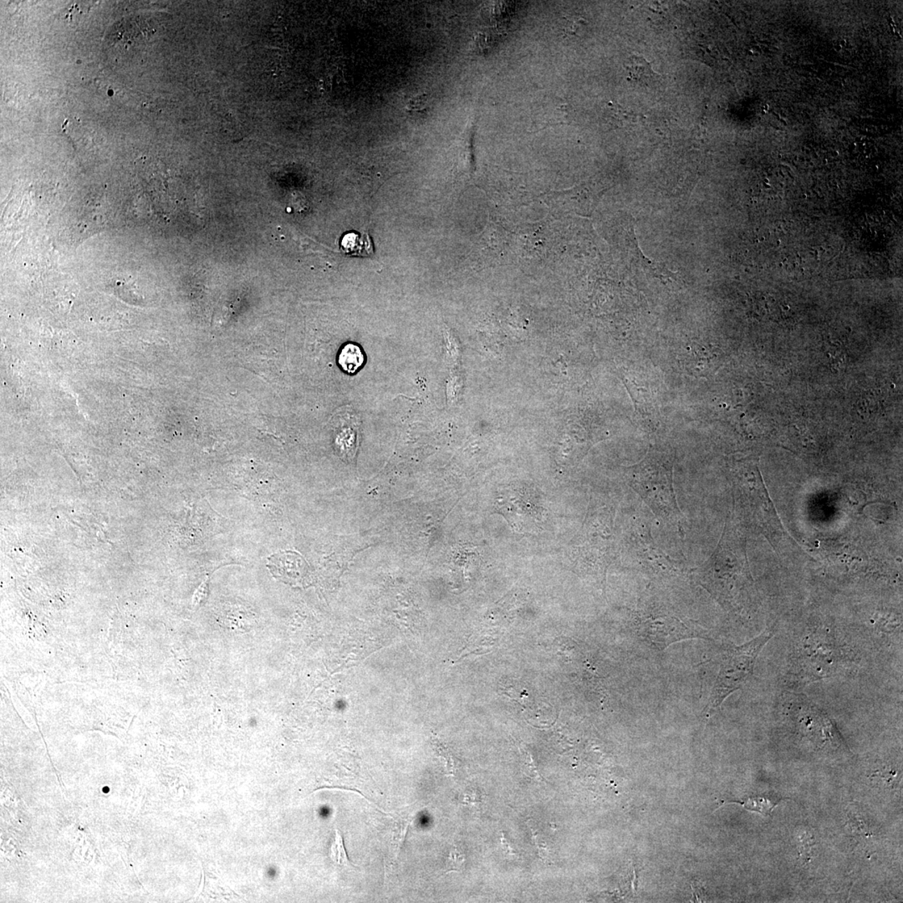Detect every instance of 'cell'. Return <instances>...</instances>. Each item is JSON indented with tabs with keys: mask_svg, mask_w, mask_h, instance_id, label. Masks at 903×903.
<instances>
[{
	"mask_svg": "<svg viewBox=\"0 0 903 903\" xmlns=\"http://www.w3.org/2000/svg\"><path fill=\"white\" fill-rule=\"evenodd\" d=\"M363 362L364 357L361 349L353 344L346 346L339 357V363L342 369L348 373H354L357 371L362 366Z\"/></svg>",
	"mask_w": 903,
	"mask_h": 903,
	"instance_id": "7",
	"label": "cell"
},
{
	"mask_svg": "<svg viewBox=\"0 0 903 903\" xmlns=\"http://www.w3.org/2000/svg\"><path fill=\"white\" fill-rule=\"evenodd\" d=\"M842 656L832 631L807 629L794 647L789 679L801 684L826 679L840 667Z\"/></svg>",
	"mask_w": 903,
	"mask_h": 903,
	"instance_id": "1",
	"label": "cell"
},
{
	"mask_svg": "<svg viewBox=\"0 0 903 903\" xmlns=\"http://www.w3.org/2000/svg\"><path fill=\"white\" fill-rule=\"evenodd\" d=\"M780 801L779 798L755 796L747 798L743 801H723V805L738 804L742 805L744 809L748 811L761 814L764 817H769V815H771L773 809L779 804Z\"/></svg>",
	"mask_w": 903,
	"mask_h": 903,
	"instance_id": "6",
	"label": "cell"
},
{
	"mask_svg": "<svg viewBox=\"0 0 903 903\" xmlns=\"http://www.w3.org/2000/svg\"><path fill=\"white\" fill-rule=\"evenodd\" d=\"M332 857L334 863L339 865L350 864L342 835L338 831H337L336 840H334L332 847Z\"/></svg>",
	"mask_w": 903,
	"mask_h": 903,
	"instance_id": "8",
	"label": "cell"
},
{
	"mask_svg": "<svg viewBox=\"0 0 903 903\" xmlns=\"http://www.w3.org/2000/svg\"><path fill=\"white\" fill-rule=\"evenodd\" d=\"M797 840L798 851H800L801 856L806 863L807 860H810L811 858L810 851L815 844L814 835L810 834L809 832H804V834L798 835Z\"/></svg>",
	"mask_w": 903,
	"mask_h": 903,
	"instance_id": "9",
	"label": "cell"
},
{
	"mask_svg": "<svg viewBox=\"0 0 903 903\" xmlns=\"http://www.w3.org/2000/svg\"><path fill=\"white\" fill-rule=\"evenodd\" d=\"M502 844H503V847L504 849L505 852L507 853V854L509 855L516 854V853H514L516 852V851H514L513 848L510 847L509 844V847L507 846V842H506V840L504 839V838H502Z\"/></svg>",
	"mask_w": 903,
	"mask_h": 903,
	"instance_id": "10",
	"label": "cell"
},
{
	"mask_svg": "<svg viewBox=\"0 0 903 903\" xmlns=\"http://www.w3.org/2000/svg\"><path fill=\"white\" fill-rule=\"evenodd\" d=\"M773 635V630L767 629L741 646L727 648L723 654L720 668L705 709V720L708 721L718 712L727 697L746 684L754 672L760 651Z\"/></svg>",
	"mask_w": 903,
	"mask_h": 903,
	"instance_id": "2",
	"label": "cell"
},
{
	"mask_svg": "<svg viewBox=\"0 0 903 903\" xmlns=\"http://www.w3.org/2000/svg\"><path fill=\"white\" fill-rule=\"evenodd\" d=\"M626 68L629 73L631 81L649 85L656 81V75L651 69L649 62L642 56H631L626 63Z\"/></svg>",
	"mask_w": 903,
	"mask_h": 903,
	"instance_id": "5",
	"label": "cell"
},
{
	"mask_svg": "<svg viewBox=\"0 0 903 903\" xmlns=\"http://www.w3.org/2000/svg\"><path fill=\"white\" fill-rule=\"evenodd\" d=\"M635 630L638 631V637L642 638L643 641L660 649L684 640L709 637L708 631L702 627L686 624L675 618L651 619L643 622Z\"/></svg>",
	"mask_w": 903,
	"mask_h": 903,
	"instance_id": "3",
	"label": "cell"
},
{
	"mask_svg": "<svg viewBox=\"0 0 903 903\" xmlns=\"http://www.w3.org/2000/svg\"><path fill=\"white\" fill-rule=\"evenodd\" d=\"M342 252L348 256L370 257L374 254L371 238L366 233L350 232L343 236L341 242Z\"/></svg>",
	"mask_w": 903,
	"mask_h": 903,
	"instance_id": "4",
	"label": "cell"
}]
</instances>
